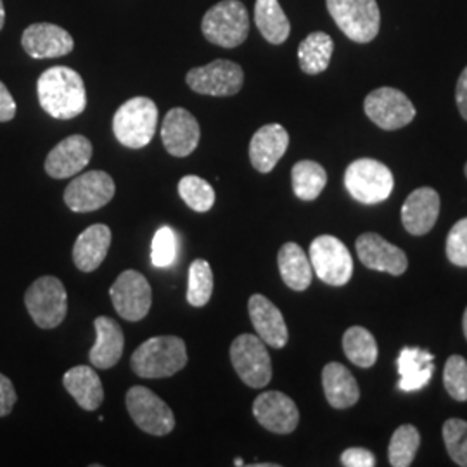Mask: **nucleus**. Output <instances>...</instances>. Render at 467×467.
<instances>
[{"label":"nucleus","mask_w":467,"mask_h":467,"mask_svg":"<svg viewBox=\"0 0 467 467\" xmlns=\"http://www.w3.org/2000/svg\"><path fill=\"white\" fill-rule=\"evenodd\" d=\"M341 464L347 467H374L376 466V457L370 451L353 447L341 453Z\"/></svg>","instance_id":"40"},{"label":"nucleus","mask_w":467,"mask_h":467,"mask_svg":"<svg viewBox=\"0 0 467 467\" xmlns=\"http://www.w3.org/2000/svg\"><path fill=\"white\" fill-rule=\"evenodd\" d=\"M231 360L237 376L250 388H265L272 379L267 345L254 334H241L231 345Z\"/></svg>","instance_id":"8"},{"label":"nucleus","mask_w":467,"mask_h":467,"mask_svg":"<svg viewBox=\"0 0 467 467\" xmlns=\"http://www.w3.org/2000/svg\"><path fill=\"white\" fill-rule=\"evenodd\" d=\"M440 194L431 187H419L401 206V223L412 235L430 233L440 215Z\"/></svg>","instance_id":"21"},{"label":"nucleus","mask_w":467,"mask_h":467,"mask_svg":"<svg viewBox=\"0 0 467 467\" xmlns=\"http://www.w3.org/2000/svg\"><path fill=\"white\" fill-rule=\"evenodd\" d=\"M322 386L326 400L334 409H350L360 399V388L348 368L329 362L322 370Z\"/></svg>","instance_id":"25"},{"label":"nucleus","mask_w":467,"mask_h":467,"mask_svg":"<svg viewBox=\"0 0 467 467\" xmlns=\"http://www.w3.org/2000/svg\"><path fill=\"white\" fill-rule=\"evenodd\" d=\"M254 23L262 36L274 46L284 44L291 34V23L285 16L279 0H256Z\"/></svg>","instance_id":"29"},{"label":"nucleus","mask_w":467,"mask_h":467,"mask_svg":"<svg viewBox=\"0 0 467 467\" xmlns=\"http://www.w3.org/2000/svg\"><path fill=\"white\" fill-rule=\"evenodd\" d=\"M466 177H467V165H466Z\"/></svg>","instance_id":"47"},{"label":"nucleus","mask_w":467,"mask_h":467,"mask_svg":"<svg viewBox=\"0 0 467 467\" xmlns=\"http://www.w3.org/2000/svg\"><path fill=\"white\" fill-rule=\"evenodd\" d=\"M253 416L270 433L289 434L298 428L300 410L281 391H265L253 401Z\"/></svg>","instance_id":"15"},{"label":"nucleus","mask_w":467,"mask_h":467,"mask_svg":"<svg viewBox=\"0 0 467 467\" xmlns=\"http://www.w3.org/2000/svg\"><path fill=\"white\" fill-rule=\"evenodd\" d=\"M234 466H244V461H243V459H241V457H237V459H235V461H234Z\"/></svg>","instance_id":"46"},{"label":"nucleus","mask_w":467,"mask_h":467,"mask_svg":"<svg viewBox=\"0 0 467 467\" xmlns=\"http://www.w3.org/2000/svg\"><path fill=\"white\" fill-rule=\"evenodd\" d=\"M462 329H464V336H466L467 339V308L466 312H464V318H462Z\"/></svg>","instance_id":"45"},{"label":"nucleus","mask_w":467,"mask_h":467,"mask_svg":"<svg viewBox=\"0 0 467 467\" xmlns=\"http://www.w3.org/2000/svg\"><path fill=\"white\" fill-rule=\"evenodd\" d=\"M21 46L34 59H54L69 54L75 42L73 36L57 25L35 23L23 32Z\"/></svg>","instance_id":"17"},{"label":"nucleus","mask_w":467,"mask_h":467,"mask_svg":"<svg viewBox=\"0 0 467 467\" xmlns=\"http://www.w3.org/2000/svg\"><path fill=\"white\" fill-rule=\"evenodd\" d=\"M333 38L324 32L308 35L298 47L300 67L306 75H318L326 71L333 57Z\"/></svg>","instance_id":"30"},{"label":"nucleus","mask_w":467,"mask_h":467,"mask_svg":"<svg viewBox=\"0 0 467 467\" xmlns=\"http://www.w3.org/2000/svg\"><path fill=\"white\" fill-rule=\"evenodd\" d=\"M343 350L351 364L358 368H372L378 362V343L366 327L353 326L343 336Z\"/></svg>","instance_id":"32"},{"label":"nucleus","mask_w":467,"mask_h":467,"mask_svg":"<svg viewBox=\"0 0 467 467\" xmlns=\"http://www.w3.org/2000/svg\"><path fill=\"white\" fill-rule=\"evenodd\" d=\"M310 264L318 279L329 285H345L353 275L348 248L334 235H318L310 244Z\"/></svg>","instance_id":"10"},{"label":"nucleus","mask_w":467,"mask_h":467,"mask_svg":"<svg viewBox=\"0 0 467 467\" xmlns=\"http://www.w3.org/2000/svg\"><path fill=\"white\" fill-rule=\"evenodd\" d=\"M109 296L118 316L129 322H139L150 314L152 303L148 279L137 270H125L109 289Z\"/></svg>","instance_id":"13"},{"label":"nucleus","mask_w":467,"mask_h":467,"mask_svg":"<svg viewBox=\"0 0 467 467\" xmlns=\"http://www.w3.org/2000/svg\"><path fill=\"white\" fill-rule=\"evenodd\" d=\"M177 253H179V241H177L175 231L171 227L158 229L150 244L152 265L156 268L171 267L177 260Z\"/></svg>","instance_id":"36"},{"label":"nucleus","mask_w":467,"mask_h":467,"mask_svg":"<svg viewBox=\"0 0 467 467\" xmlns=\"http://www.w3.org/2000/svg\"><path fill=\"white\" fill-rule=\"evenodd\" d=\"M337 28L357 44H368L379 34L381 13L376 0H326Z\"/></svg>","instance_id":"5"},{"label":"nucleus","mask_w":467,"mask_h":467,"mask_svg":"<svg viewBox=\"0 0 467 467\" xmlns=\"http://www.w3.org/2000/svg\"><path fill=\"white\" fill-rule=\"evenodd\" d=\"M16 100L7 90V87L0 82V123L11 121L16 117Z\"/></svg>","instance_id":"42"},{"label":"nucleus","mask_w":467,"mask_h":467,"mask_svg":"<svg viewBox=\"0 0 467 467\" xmlns=\"http://www.w3.org/2000/svg\"><path fill=\"white\" fill-rule=\"evenodd\" d=\"M366 115L383 130H399L416 118V108L401 90L381 87L370 92L364 102Z\"/></svg>","instance_id":"12"},{"label":"nucleus","mask_w":467,"mask_h":467,"mask_svg":"<svg viewBox=\"0 0 467 467\" xmlns=\"http://www.w3.org/2000/svg\"><path fill=\"white\" fill-rule=\"evenodd\" d=\"M355 246L360 262L370 270H379L399 277L409 267L407 254L395 244L388 243L379 234H362Z\"/></svg>","instance_id":"18"},{"label":"nucleus","mask_w":467,"mask_h":467,"mask_svg":"<svg viewBox=\"0 0 467 467\" xmlns=\"http://www.w3.org/2000/svg\"><path fill=\"white\" fill-rule=\"evenodd\" d=\"M67 393L84 410H98L104 400V388L98 372L88 366L69 368L63 376Z\"/></svg>","instance_id":"27"},{"label":"nucleus","mask_w":467,"mask_h":467,"mask_svg":"<svg viewBox=\"0 0 467 467\" xmlns=\"http://www.w3.org/2000/svg\"><path fill=\"white\" fill-rule=\"evenodd\" d=\"M187 347L177 336H154L132 353L130 366L139 378L161 379L187 366Z\"/></svg>","instance_id":"2"},{"label":"nucleus","mask_w":467,"mask_h":467,"mask_svg":"<svg viewBox=\"0 0 467 467\" xmlns=\"http://www.w3.org/2000/svg\"><path fill=\"white\" fill-rule=\"evenodd\" d=\"M204 38L218 47L234 49L250 34V16L241 0H222L215 4L201 21Z\"/></svg>","instance_id":"3"},{"label":"nucleus","mask_w":467,"mask_h":467,"mask_svg":"<svg viewBox=\"0 0 467 467\" xmlns=\"http://www.w3.org/2000/svg\"><path fill=\"white\" fill-rule=\"evenodd\" d=\"M443 384L453 400L467 401V360L451 355L443 368Z\"/></svg>","instance_id":"38"},{"label":"nucleus","mask_w":467,"mask_h":467,"mask_svg":"<svg viewBox=\"0 0 467 467\" xmlns=\"http://www.w3.org/2000/svg\"><path fill=\"white\" fill-rule=\"evenodd\" d=\"M179 194L185 204L198 212V213H206L213 208L215 204V189L210 182L201 179L198 175H185L179 182Z\"/></svg>","instance_id":"35"},{"label":"nucleus","mask_w":467,"mask_h":467,"mask_svg":"<svg viewBox=\"0 0 467 467\" xmlns=\"http://www.w3.org/2000/svg\"><path fill=\"white\" fill-rule=\"evenodd\" d=\"M443 441L451 461L457 466L467 467V420L449 419L443 424Z\"/></svg>","instance_id":"37"},{"label":"nucleus","mask_w":467,"mask_h":467,"mask_svg":"<svg viewBox=\"0 0 467 467\" xmlns=\"http://www.w3.org/2000/svg\"><path fill=\"white\" fill-rule=\"evenodd\" d=\"M345 187L353 200L362 204H378L391 196L395 179L391 170L381 161L360 158L347 168Z\"/></svg>","instance_id":"6"},{"label":"nucleus","mask_w":467,"mask_h":467,"mask_svg":"<svg viewBox=\"0 0 467 467\" xmlns=\"http://www.w3.org/2000/svg\"><path fill=\"white\" fill-rule=\"evenodd\" d=\"M109 246H111V229L104 223L90 225L75 241L73 262L82 272H94L104 262Z\"/></svg>","instance_id":"24"},{"label":"nucleus","mask_w":467,"mask_h":467,"mask_svg":"<svg viewBox=\"0 0 467 467\" xmlns=\"http://www.w3.org/2000/svg\"><path fill=\"white\" fill-rule=\"evenodd\" d=\"M158 127V106L150 98H132L123 102L113 117V132L119 144L142 150L150 144Z\"/></svg>","instance_id":"4"},{"label":"nucleus","mask_w":467,"mask_h":467,"mask_svg":"<svg viewBox=\"0 0 467 467\" xmlns=\"http://www.w3.org/2000/svg\"><path fill=\"white\" fill-rule=\"evenodd\" d=\"M42 109L56 119H71L87 108V90L80 73L67 67L46 69L36 82Z\"/></svg>","instance_id":"1"},{"label":"nucleus","mask_w":467,"mask_h":467,"mask_svg":"<svg viewBox=\"0 0 467 467\" xmlns=\"http://www.w3.org/2000/svg\"><path fill=\"white\" fill-rule=\"evenodd\" d=\"M213 295V272L206 260H194L187 275V303L191 306H204Z\"/></svg>","instance_id":"34"},{"label":"nucleus","mask_w":467,"mask_h":467,"mask_svg":"<svg viewBox=\"0 0 467 467\" xmlns=\"http://www.w3.org/2000/svg\"><path fill=\"white\" fill-rule=\"evenodd\" d=\"M289 146V134L279 123H270L258 129L251 137V165L260 173L272 171Z\"/></svg>","instance_id":"22"},{"label":"nucleus","mask_w":467,"mask_h":467,"mask_svg":"<svg viewBox=\"0 0 467 467\" xmlns=\"http://www.w3.org/2000/svg\"><path fill=\"white\" fill-rule=\"evenodd\" d=\"M4 23H5V9H4V2L0 0V30L4 28Z\"/></svg>","instance_id":"44"},{"label":"nucleus","mask_w":467,"mask_h":467,"mask_svg":"<svg viewBox=\"0 0 467 467\" xmlns=\"http://www.w3.org/2000/svg\"><path fill=\"white\" fill-rule=\"evenodd\" d=\"M161 139L168 154L175 158H185L192 154L200 144V123L184 108H173L163 119Z\"/></svg>","instance_id":"16"},{"label":"nucleus","mask_w":467,"mask_h":467,"mask_svg":"<svg viewBox=\"0 0 467 467\" xmlns=\"http://www.w3.org/2000/svg\"><path fill=\"white\" fill-rule=\"evenodd\" d=\"M96 343L88 351V360L96 368H111L117 366L125 348V336L117 320L98 317L94 320Z\"/></svg>","instance_id":"23"},{"label":"nucleus","mask_w":467,"mask_h":467,"mask_svg":"<svg viewBox=\"0 0 467 467\" xmlns=\"http://www.w3.org/2000/svg\"><path fill=\"white\" fill-rule=\"evenodd\" d=\"M127 410L144 433L167 436L175 430V416L167 401L161 400L150 388L134 386L127 391Z\"/></svg>","instance_id":"9"},{"label":"nucleus","mask_w":467,"mask_h":467,"mask_svg":"<svg viewBox=\"0 0 467 467\" xmlns=\"http://www.w3.org/2000/svg\"><path fill=\"white\" fill-rule=\"evenodd\" d=\"M92 160V144L84 135L63 139L46 158V171L52 179H67L80 173Z\"/></svg>","instance_id":"19"},{"label":"nucleus","mask_w":467,"mask_h":467,"mask_svg":"<svg viewBox=\"0 0 467 467\" xmlns=\"http://www.w3.org/2000/svg\"><path fill=\"white\" fill-rule=\"evenodd\" d=\"M17 395L15 384L0 372V418H5L13 412L16 405Z\"/></svg>","instance_id":"41"},{"label":"nucleus","mask_w":467,"mask_h":467,"mask_svg":"<svg viewBox=\"0 0 467 467\" xmlns=\"http://www.w3.org/2000/svg\"><path fill=\"white\" fill-rule=\"evenodd\" d=\"M455 100H457V108L461 111V115L467 121V67L457 82V88H455Z\"/></svg>","instance_id":"43"},{"label":"nucleus","mask_w":467,"mask_h":467,"mask_svg":"<svg viewBox=\"0 0 467 467\" xmlns=\"http://www.w3.org/2000/svg\"><path fill=\"white\" fill-rule=\"evenodd\" d=\"M291 182H293V191L296 198L314 201L317 200L327 184V173L317 161L303 160L291 170Z\"/></svg>","instance_id":"31"},{"label":"nucleus","mask_w":467,"mask_h":467,"mask_svg":"<svg viewBox=\"0 0 467 467\" xmlns=\"http://www.w3.org/2000/svg\"><path fill=\"white\" fill-rule=\"evenodd\" d=\"M447 256L457 267H467V217L459 220L447 237Z\"/></svg>","instance_id":"39"},{"label":"nucleus","mask_w":467,"mask_h":467,"mask_svg":"<svg viewBox=\"0 0 467 467\" xmlns=\"http://www.w3.org/2000/svg\"><path fill=\"white\" fill-rule=\"evenodd\" d=\"M419 445H420V434L418 428L412 424H403L389 440V447H388L389 464L393 467L410 466L416 459Z\"/></svg>","instance_id":"33"},{"label":"nucleus","mask_w":467,"mask_h":467,"mask_svg":"<svg viewBox=\"0 0 467 467\" xmlns=\"http://www.w3.org/2000/svg\"><path fill=\"white\" fill-rule=\"evenodd\" d=\"M284 284L293 291H305L312 284L314 268L308 254L296 243H285L277 254Z\"/></svg>","instance_id":"28"},{"label":"nucleus","mask_w":467,"mask_h":467,"mask_svg":"<svg viewBox=\"0 0 467 467\" xmlns=\"http://www.w3.org/2000/svg\"><path fill=\"white\" fill-rule=\"evenodd\" d=\"M251 324L256 331V336L275 350H281L287 345L289 333L281 310L265 298L264 295H253L248 301Z\"/></svg>","instance_id":"20"},{"label":"nucleus","mask_w":467,"mask_h":467,"mask_svg":"<svg viewBox=\"0 0 467 467\" xmlns=\"http://www.w3.org/2000/svg\"><path fill=\"white\" fill-rule=\"evenodd\" d=\"M400 383L399 389L410 393L426 388L434 372V355L422 348H403L397 360Z\"/></svg>","instance_id":"26"},{"label":"nucleus","mask_w":467,"mask_h":467,"mask_svg":"<svg viewBox=\"0 0 467 467\" xmlns=\"http://www.w3.org/2000/svg\"><path fill=\"white\" fill-rule=\"evenodd\" d=\"M25 305L40 329H54L67 318V295L57 277H38L25 293Z\"/></svg>","instance_id":"7"},{"label":"nucleus","mask_w":467,"mask_h":467,"mask_svg":"<svg viewBox=\"0 0 467 467\" xmlns=\"http://www.w3.org/2000/svg\"><path fill=\"white\" fill-rule=\"evenodd\" d=\"M185 82L201 96L229 98L243 88L244 71L234 61L217 59L206 67H192Z\"/></svg>","instance_id":"11"},{"label":"nucleus","mask_w":467,"mask_h":467,"mask_svg":"<svg viewBox=\"0 0 467 467\" xmlns=\"http://www.w3.org/2000/svg\"><path fill=\"white\" fill-rule=\"evenodd\" d=\"M115 198V181L109 173L92 170L75 177L65 191V202L75 213H87L104 208Z\"/></svg>","instance_id":"14"}]
</instances>
